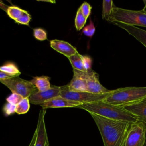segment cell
I'll return each instance as SVG.
<instances>
[{
	"instance_id": "52a82bcc",
	"label": "cell",
	"mask_w": 146,
	"mask_h": 146,
	"mask_svg": "<svg viewBox=\"0 0 146 146\" xmlns=\"http://www.w3.org/2000/svg\"><path fill=\"white\" fill-rule=\"evenodd\" d=\"M146 139V127L143 122L131 123L128 129L124 146H144Z\"/></svg>"
},
{
	"instance_id": "7c38bea8",
	"label": "cell",
	"mask_w": 146,
	"mask_h": 146,
	"mask_svg": "<svg viewBox=\"0 0 146 146\" xmlns=\"http://www.w3.org/2000/svg\"><path fill=\"white\" fill-rule=\"evenodd\" d=\"M9 17L14 20L15 22L29 26L31 17L30 14L26 10L15 6H10L6 11Z\"/></svg>"
},
{
	"instance_id": "9c48e42d",
	"label": "cell",
	"mask_w": 146,
	"mask_h": 146,
	"mask_svg": "<svg viewBox=\"0 0 146 146\" xmlns=\"http://www.w3.org/2000/svg\"><path fill=\"white\" fill-rule=\"evenodd\" d=\"M85 77L87 92L94 94H104L111 91L101 84L99 80L98 74L92 70L85 72Z\"/></svg>"
},
{
	"instance_id": "cb8c5ba5",
	"label": "cell",
	"mask_w": 146,
	"mask_h": 146,
	"mask_svg": "<svg viewBox=\"0 0 146 146\" xmlns=\"http://www.w3.org/2000/svg\"><path fill=\"white\" fill-rule=\"evenodd\" d=\"M95 31V27L92 21L90 19V23L87 26H86L84 27H83V33L86 36L91 38L94 34Z\"/></svg>"
},
{
	"instance_id": "603a6c76",
	"label": "cell",
	"mask_w": 146,
	"mask_h": 146,
	"mask_svg": "<svg viewBox=\"0 0 146 146\" xmlns=\"http://www.w3.org/2000/svg\"><path fill=\"white\" fill-rule=\"evenodd\" d=\"M34 36L38 40L43 41L47 39V35L46 31L42 28H35L33 30Z\"/></svg>"
},
{
	"instance_id": "ba28073f",
	"label": "cell",
	"mask_w": 146,
	"mask_h": 146,
	"mask_svg": "<svg viewBox=\"0 0 146 146\" xmlns=\"http://www.w3.org/2000/svg\"><path fill=\"white\" fill-rule=\"evenodd\" d=\"M60 87L52 86L46 91L34 92L28 98L30 103L35 105H40L55 97L60 96Z\"/></svg>"
},
{
	"instance_id": "ffe728a7",
	"label": "cell",
	"mask_w": 146,
	"mask_h": 146,
	"mask_svg": "<svg viewBox=\"0 0 146 146\" xmlns=\"http://www.w3.org/2000/svg\"><path fill=\"white\" fill-rule=\"evenodd\" d=\"M0 71L13 76H18L21 74L18 67L13 63H7L1 66Z\"/></svg>"
},
{
	"instance_id": "8fae6325",
	"label": "cell",
	"mask_w": 146,
	"mask_h": 146,
	"mask_svg": "<svg viewBox=\"0 0 146 146\" xmlns=\"http://www.w3.org/2000/svg\"><path fill=\"white\" fill-rule=\"evenodd\" d=\"M73 78L70 82L67 84L68 90L74 92H87L85 72L74 69H73Z\"/></svg>"
},
{
	"instance_id": "83f0119b",
	"label": "cell",
	"mask_w": 146,
	"mask_h": 146,
	"mask_svg": "<svg viewBox=\"0 0 146 146\" xmlns=\"http://www.w3.org/2000/svg\"><path fill=\"white\" fill-rule=\"evenodd\" d=\"M81 58L82 59L84 67L86 70V71L91 70V67L92 64V60L91 58L88 55H81Z\"/></svg>"
},
{
	"instance_id": "1f68e13d",
	"label": "cell",
	"mask_w": 146,
	"mask_h": 146,
	"mask_svg": "<svg viewBox=\"0 0 146 146\" xmlns=\"http://www.w3.org/2000/svg\"><path fill=\"white\" fill-rule=\"evenodd\" d=\"M143 2L144 3V7L143 8V10L146 11V0H144Z\"/></svg>"
},
{
	"instance_id": "d6a6232c",
	"label": "cell",
	"mask_w": 146,
	"mask_h": 146,
	"mask_svg": "<svg viewBox=\"0 0 146 146\" xmlns=\"http://www.w3.org/2000/svg\"><path fill=\"white\" fill-rule=\"evenodd\" d=\"M47 146H50V143H49V141L48 142V143H47Z\"/></svg>"
},
{
	"instance_id": "277c9868",
	"label": "cell",
	"mask_w": 146,
	"mask_h": 146,
	"mask_svg": "<svg viewBox=\"0 0 146 146\" xmlns=\"http://www.w3.org/2000/svg\"><path fill=\"white\" fill-rule=\"evenodd\" d=\"M109 21L111 22H119L133 26H141L146 27V11L141 10H132L117 7L113 9Z\"/></svg>"
},
{
	"instance_id": "5bb4252c",
	"label": "cell",
	"mask_w": 146,
	"mask_h": 146,
	"mask_svg": "<svg viewBox=\"0 0 146 146\" xmlns=\"http://www.w3.org/2000/svg\"><path fill=\"white\" fill-rule=\"evenodd\" d=\"M81 103L76 101L69 100L60 96L55 97L44 103L40 104L43 109L49 108H60V107H78Z\"/></svg>"
},
{
	"instance_id": "8992f818",
	"label": "cell",
	"mask_w": 146,
	"mask_h": 146,
	"mask_svg": "<svg viewBox=\"0 0 146 146\" xmlns=\"http://www.w3.org/2000/svg\"><path fill=\"white\" fill-rule=\"evenodd\" d=\"M0 82L10 89L12 93L19 94L23 98H29L37 91V88L30 81L21 79L18 76L0 79Z\"/></svg>"
},
{
	"instance_id": "44dd1931",
	"label": "cell",
	"mask_w": 146,
	"mask_h": 146,
	"mask_svg": "<svg viewBox=\"0 0 146 146\" xmlns=\"http://www.w3.org/2000/svg\"><path fill=\"white\" fill-rule=\"evenodd\" d=\"M30 108V102L28 98H23L16 106L15 113L18 115L26 113Z\"/></svg>"
},
{
	"instance_id": "d4e9b609",
	"label": "cell",
	"mask_w": 146,
	"mask_h": 146,
	"mask_svg": "<svg viewBox=\"0 0 146 146\" xmlns=\"http://www.w3.org/2000/svg\"><path fill=\"white\" fill-rule=\"evenodd\" d=\"M23 99V98L20 95L16 93H12L6 98V101L7 103L17 106Z\"/></svg>"
},
{
	"instance_id": "f546056e",
	"label": "cell",
	"mask_w": 146,
	"mask_h": 146,
	"mask_svg": "<svg viewBox=\"0 0 146 146\" xmlns=\"http://www.w3.org/2000/svg\"><path fill=\"white\" fill-rule=\"evenodd\" d=\"M35 137H36V133L34 132L33 136L31 139V141H30V143L29 144L28 146H34V143H35Z\"/></svg>"
},
{
	"instance_id": "9a60e30c",
	"label": "cell",
	"mask_w": 146,
	"mask_h": 146,
	"mask_svg": "<svg viewBox=\"0 0 146 146\" xmlns=\"http://www.w3.org/2000/svg\"><path fill=\"white\" fill-rule=\"evenodd\" d=\"M50 46L52 48L67 58L78 53L76 48L64 40L58 39L51 40L50 41Z\"/></svg>"
},
{
	"instance_id": "4dcf8cb0",
	"label": "cell",
	"mask_w": 146,
	"mask_h": 146,
	"mask_svg": "<svg viewBox=\"0 0 146 146\" xmlns=\"http://www.w3.org/2000/svg\"><path fill=\"white\" fill-rule=\"evenodd\" d=\"M8 7H9L8 6H6L5 4L3 3L2 1H0V8H1L2 9H3V10H5L6 12Z\"/></svg>"
},
{
	"instance_id": "30bf717a",
	"label": "cell",
	"mask_w": 146,
	"mask_h": 146,
	"mask_svg": "<svg viewBox=\"0 0 146 146\" xmlns=\"http://www.w3.org/2000/svg\"><path fill=\"white\" fill-rule=\"evenodd\" d=\"M45 110L40 111L36 128L35 131L36 137L34 146H47L48 142V136L44 120Z\"/></svg>"
},
{
	"instance_id": "e0dca14e",
	"label": "cell",
	"mask_w": 146,
	"mask_h": 146,
	"mask_svg": "<svg viewBox=\"0 0 146 146\" xmlns=\"http://www.w3.org/2000/svg\"><path fill=\"white\" fill-rule=\"evenodd\" d=\"M30 82L39 91H44L51 87L50 78L48 76H35Z\"/></svg>"
},
{
	"instance_id": "7a4b0ae2",
	"label": "cell",
	"mask_w": 146,
	"mask_h": 146,
	"mask_svg": "<svg viewBox=\"0 0 146 146\" xmlns=\"http://www.w3.org/2000/svg\"><path fill=\"white\" fill-rule=\"evenodd\" d=\"M90 113H93L109 119L134 123L137 118L123 107L108 103L104 100L83 103L77 107Z\"/></svg>"
},
{
	"instance_id": "ac0fdd59",
	"label": "cell",
	"mask_w": 146,
	"mask_h": 146,
	"mask_svg": "<svg viewBox=\"0 0 146 146\" xmlns=\"http://www.w3.org/2000/svg\"><path fill=\"white\" fill-rule=\"evenodd\" d=\"M115 7V6L112 0H104L102 3V18L109 21L113 9Z\"/></svg>"
},
{
	"instance_id": "7402d4cb",
	"label": "cell",
	"mask_w": 146,
	"mask_h": 146,
	"mask_svg": "<svg viewBox=\"0 0 146 146\" xmlns=\"http://www.w3.org/2000/svg\"><path fill=\"white\" fill-rule=\"evenodd\" d=\"M86 21L87 18L84 17L80 8H79L76 12V17L75 18V26L76 29L78 31H79L81 29H83L84 26L86 23Z\"/></svg>"
},
{
	"instance_id": "4316f807",
	"label": "cell",
	"mask_w": 146,
	"mask_h": 146,
	"mask_svg": "<svg viewBox=\"0 0 146 146\" xmlns=\"http://www.w3.org/2000/svg\"><path fill=\"white\" fill-rule=\"evenodd\" d=\"M79 8H80L83 15L84 16V17L86 18L87 19L91 13V10L92 9V7L91 6V5L86 2H84L81 5V6Z\"/></svg>"
},
{
	"instance_id": "5b68a950",
	"label": "cell",
	"mask_w": 146,
	"mask_h": 146,
	"mask_svg": "<svg viewBox=\"0 0 146 146\" xmlns=\"http://www.w3.org/2000/svg\"><path fill=\"white\" fill-rule=\"evenodd\" d=\"M60 96L66 99L83 103L96 102L104 100L112 91L104 94H94L88 92H74L68 90L67 85L61 86Z\"/></svg>"
},
{
	"instance_id": "6da1fadb",
	"label": "cell",
	"mask_w": 146,
	"mask_h": 146,
	"mask_svg": "<svg viewBox=\"0 0 146 146\" xmlns=\"http://www.w3.org/2000/svg\"><path fill=\"white\" fill-rule=\"evenodd\" d=\"M90 114L98 128L104 146H124L131 123L109 119L93 113Z\"/></svg>"
},
{
	"instance_id": "f1b7e54d",
	"label": "cell",
	"mask_w": 146,
	"mask_h": 146,
	"mask_svg": "<svg viewBox=\"0 0 146 146\" xmlns=\"http://www.w3.org/2000/svg\"><path fill=\"white\" fill-rule=\"evenodd\" d=\"M11 77H13V76L0 71V79H5L10 78Z\"/></svg>"
},
{
	"instance_id": "d6986e66",
	"label": "cell",
	"mask_w": 146,
	"mask_h": 146,
	"mask_svg": "<svg viewBox=\"0 0 146 146\" xmlns=\"http://www.w3.org/2000/svg\"><path fill=\"white\" fill-rule=\"evenodd\" d=\"M68 59H69V61L71 64L73 69L83 72L86 71L84 67L82 59L81 58V55L80 54L77 53L76 54L68 58Z\"/></svg>"
},
{
	"instance_id": "2e32d148",
	"label": "cell",
	"mask_w": 146,
	"mask_h": 146,
	"mask_svg": "<svg viewBox=\"0 0 146 146\" xmlns=\"http://www.w3.org/2000/svg\"><path fill=\"white\" fill-rule=\"evenodd\" d=\"M112 23L119 27L125 30L128 34L133 36L146 47V30L136 26H129L119 22Z\"/></svg>"
},
{
	"instance_id": "836d02e7",
	"label": "cell",
	"mask_w": 146,
	"mask_h": 146,
	"mask_svg": "<svg viewBox=\"0 0 146 146\" xmlns=\"http://www.w3.org/2000/svg\"><path fill=\"white\" fill-rule=\"evenodd\" d=\"M145 127H146V123H145Z\"/></svg>"
},
{
	"instance_id": "484cf974",
	"label": "cell",
	"mask_w": 146,
	"mask_h": 146,
	"mask_svg": "<svg viewBox=\"0 0 146 146\" xmlns=\"http://www.w3.org/2000/svg\"><path fill=\"white\" fill-rule=\"evenodd\" d=\"M16 105L12 104L9 103H7L5 104L3 107V111L5 115V116H8L10 115H12L15 113L16 110Z\"/></svg>"
},
{
	"instance_id": "3957f363",
	"label": "cell",
	"mask_w": 146,
	"mask_h": 146,
	"mask_svg": "<svg viewBox=\"0 0 146 146\" xmlns=\"http://www.w3.org/2000/svg\"><path fill=\"white\" fill-rule=\"evenodd\" d=\"M146 98V87H127L112 90L104 100L113 105L124 107Z\"/></svg>"
},
{
	"instance_id": "4fadbf2b",
	"label": "cell",
	"mask_w": 146,
	"mask_h": 146,
	"mask_svg": "<svg viewBox=\"0 0 146 146\" xmlns=\"http://www.w3.org/2000/svg\"><path fill=\"white\" fill-rule=\"evenodd\" d=\"M122 107L135 115L137 118L138 121L146 123V98L135 103Z\"/></svg>"
}]
</instances>
